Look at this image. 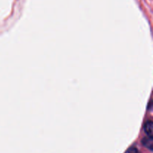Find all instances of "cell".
Here are the masks:
<instances>
[{
    "label": "cell",
    "mask_w": 153,
    "mask_h": 153,
    "mask_svg": "<svg viewBox=\"0 0 153 153\" xmlns=\"http://www.w3.org/2000/svg\"><path fill=\"white\" fill-rule=\"evenodd\" d=\"M142 144L150 151L153 149V139L152 136H146L142 140Z\"/></svg>",
    "instance_id": "1"
},
{
    "label": "cell",
    "mask_w": 153,
    "mask_h": 153,
    "mask_svg": "<svg viewBox=\"0 0 153 153\" xmlns=\"http://www.w3.org/2000/svg\"><path fill=\"white\" fill-rule=\"evenodd\" d=\"M143 130L148 136H152L153 133V123L151 120H148L143 126Z\"/></svg>",
    "instance_id": "2"
},
{
    "label": "cell",
    "mask_w": 153,
    "mask_h": 153,
    "mask_svg": "<svg viewBox=\"0 0 153 153\" xmlns=\"http://www.w3.org/2000/svg\"><path fill=\"white\" fill-rule=\"evenodd\" d=\"M126 153H139L138 149L136 147H131L126 152Z\"/></svg>",
    "instance_id": "3"
}]
</instances>
